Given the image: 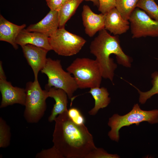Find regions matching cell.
<instances>
[{"label": "cell", "instance_id": "6da1fadb", "mask_svg": "<svg viewBox=\"0 0 158 158\" xmlns=\"http://www.w3.org/2000/svg\"><path fill=\"white\" fill-rule=\"evenodd\" d=\"M67 112L59 114L54 120V145L65 158H85L97 148L93 136L84 124L73 123Z\"/></svg>", "mask_w": 158, "mask_h": 158}, {"label": "cell", "instance_id": "7a4b0ae2", "mask_svg": "<svg viewBox=\"0 0 158 158\" xmlns=\"http://www.w3.org/2000/svg\"><path fill=\"white\" fill-rule=\"evenodd\" d=\"M90 49L100 67L102 78L109 79L112 83L117 66L110 55L113 54L116 56L118 63L127 68L131 66V59L123 51L118 37L111 35L105 28L99 31L91 42Z\"/></svg>", "mask_w": 158, "mask_h": 158}, {"label": "cell", "instance_id": "3957f363", "mask_svg": "<svg viewBox=\"0 0 158 158\" xmlns=\"http://www.w3.org/2000/svg\"><path fill=\"white\" fill-rule=\"evenodd\" d=\"M66 70L73 75L79 88L100 87L102 78V73L100 67L95 59L77 58Z\"/></svg>", "mask_w": 158, "mask_h": 158}, {"label": "cell", "instance_id": "277c9868", "mask_svg": "<svg viewBox=\"0 0 158 158\" xmlns=\"http://www.w3.org/2000/svg\"><path fill=\"white\" fill-rule=\"evenodd\" d=\"M146 121L151 124L158 123V109L145 111L142 109L138 104H135L131 110L126 114L120 116L115 114L109 118L108 123L111 128L108 136L112 140L118 142L119 139V131L125 126Z\"/></svg>", "mask_w": 158, "mask_h": 158}, {"label": "cell", "instance_id": "5b68a950", "mask_svg": "<svg viewBox=\"0 0 158 158\" xmlns=\"http://www.w3.org/2000/svg\"><path fill=\"white\" fill-rule=\"evenodd\" d=\"M25 89L26 97L24 117L28 123H37L46 110L47 90H42L38 80L28 82Z\"/></svg>", "mask_w": 158, "mask_h": 158}, {"label": "cell", "instance_id": "8992f818", "mask_svg": "<svg viewBox=\"0 0 158 158\" xmlns=\"http://www.w3.org/2000/svg\"><path fill=\"white\" fill-rule=\"evenodd\" d=\"M41 71L48 78L46 89L52 87L62 89L68 98L71 99L73 93L78 88L73 77L63 69L60 60L47 58L46 63Z\"/></svg>", "mask_w": 158, "mask_h": 158}, {"label": "cell", "instance_id": "52a82bcc", "mask_svg": "<svg viewBox=\"0 0 158 158\" xmlns=\"http://www.w3.org/2000/svg\"><path fill=\"white\" fill-rule=\"evenodd\" d=\"M49 40L51 50L64 56L76 54L86 42L82 37L69 32L65 28H59L49 37Z\"/></svg>", "mask_w": 158, "mask_h": 158}, {"label": "cell", "instance_id": "ba28073f", "mask_svg": "<svg viewBox=\"0 0 158 158\" xmlns=\"http://www.w3.org/2000/svg\"><path fill=\"white\" fill-rule=\"evenodd\" d=\"M128 20L133 38L158 37V21L151 18L140 8L136 7Z\"/></svg>", "mask_w": 158, "mask_h": 158}, {"label": "cell", "instance_id": "9c48e42d", "mask_svg": "<svg viewBox=\"0 0 158 158\" xmlns=\"http://www.w3.org/2000/svg\"><path fill=\"white\" fill-rule=\"evenodd\" d=\"M0 91L1 95L0 108L15 104L25 106L26 97L25 89L14 87L6 80H0Z\"/></svg>", "mask_w": 158, "mask_h": 158}, {"label": "cell", "instance_id": "30bf717a", "mask_svg": "<svg viewBox=\"0 0 158 158\" xmlns=\"http://www.w3.org/2000/svg\"><path fill=\"white\" fill-rule=\"evenodd\" d=\"M21 47L24 56L33 70L34 80H38V73L46 63L47 54L49 51L43 48L30 44Z\"/></svg>", "mask_w": 158, "mask_h": 158}, {"label": "cell", "instance_id": "8fae6325", "mask_svg": "<svg viewBox=\"0 0 158 158\" xmlns=\"http://www.w3.org/2000/svg\"><path fill=\"white\" fill-rule=\"evenodd\" d=\"M106 14H96L88 5L83 6L81 16L85 32L87 35L92 37L97 32L104 28Z\"/></svg>", "mask_w": 158, "mask_h": 158}, {"label": "cell", "instance_id": "7c38bea8", "mask_svg": "<svg viewBox=\"0 0 158 158\" xmlns=\"http://www.w3.org/2000/svg\"><path fill=\"white\" fill-rule=\"evenodd\" d=\"M59 19L58 11L50 10L40 21L31 24L26 30L29 32H37L49 37L59 28Z\"/></svg>", "mask_w": 158, "mask_h": 158}, {"label": "cell", "instance_id": "4fadbf2b", "mask_svg": "<svg viewBox=\"0 0 158 158\" xmlns=\"http://www.w3.org/2000/svg\"><path fill=\"white\" fill-rule=\"evenodd\" d=\"M128 20L123 18L115 7L107 13L104 28L114 35L126 32L129 29Z\"/></svg>", "mask_w": 158, "mask_h": 158}, {"label": "cell", "instance_id": "5bb4252c", "mask_svg": "<svg viewBox=\"0 0 158 158\" xmlns=\"http://www.w3.org/2000/svg\"><path fill=\"white\" fill-rule=\"evenodd\" d=\"M25 24L18 25L0 15V40L11 44L16 49L18 48L16 43V38L20 32L26 27Z\"/></svg>", "mask_w": 158, "mask_h": 158}, {"label": "cell", "instance_id": "9a60e30c", "mask_svg": "<svg viewBox=\"0 0 158 158\" xmlns=\"http://www.w3.org/2000/svg\"><path fill=\"white\" fill-rule=\"evenodd\" d=\"M16 42L21 47L30 44L43 48L48 51L52 50L49 37L38 32L28 31L25 28L17 36Z\"/></svg>", "mask_w": 158, "mask_h": 158}, {"label": "cell", "instance_id": "2e32d148", "mask_svg": "<svg viewBox=\"0 0 158 158\" xmlns=\"http://www.w3.org/2000/svg\"><path fill=\"white\" fill-rule=\"evenodd\" d=\"M46 90H47L48 97L53 98L55 102L48 118L49 121L51 122L54 121L58 115L68 111V97L66 92L61 89L52 87Z\"/></svg>", "mask_w": 158, "mask_h": 158}, {"label": "cell", "instance_id": "e0dca14e", "mask_svg": "<svg viewBox=\"0 0 158 158\" xmlns=\"http://www.w3.org/2000/svg\"><path fill=\"white\" fill-rule=\"evenodd\" d=\"M88 92L95 100V106L88 112L90 115H95L100 109L106 107L109 104L111 98L106 88L103 87H96L90 88Z\"/></svg>", "mask_w": 158, "mask_h": 158}, {"label": "cell", "instance_id": "ac0fdd59", "mask_svg": "<svg viewBox=\"0 0 158 158\" xmlns=\"http://www.w3.org/2000/svg\"><path fill=\"white\" fill-rule=\"evenodd\" d=\"M84 0H68L63 4L58 12L59 28H65L66 23L75 13L80 4Z\"/></svg>", "mask_w": 158, "mask_h": 158}, {"label": "cell", "instance_id": "d6986e66", "mask_svg": "<svg viewBox=\"0 0 158 158\" xmlns=\"http://www.w3.org/2000/svg\"><path fill=\"white\" fill-rule=\"evenodd\" d=\"M138 0H116L115 8L122 18L128 20L132 13L136 7Z\"/></svg>", "mask_w": 158, "mask_h": 158}, {"label": "cell", "instance_id": "ffe728a7", "mask_svg": "<svg viewBox=\"0 0 158 158\" xmlns=\"http://www.w3.org/2000/svg\"><path fill=\"white\" fill-rule=\"evenodd\" d=\"M150 18L158 21V5L154 0H138L136 6Z\"/></svg>", "mask_w": 158, "mask_h": 158}, {"label": "cell", "instance_id": "44dd1931", "mask_svg": "<svg viewBox=\"0 0 158 158\" xmlns=\"http://www.w3.org/2000/svg\"><path fill=\"white\" fill-rule=\"evenodd\" d=\"M152 78V88L149 90L142 92L138 89L134 87L137 90L140 96L139 102L141 104H145L147 100L155 94H158V72L155 71L151 75Z\"/></svg>", "mask_w": 158, "mask_h": 158}, {"label": "cell", "instance_id": "7402d4cb", "mask_svg": "<svg viewBox=\"0 0 158 158\" xmlns=\"http://www.w3.org/2000/svg\"><path fill=\"white\" fill-rule=\"evenodd\" d=\"M11 129L6 121L0 117V147L6 148L10 144Z\"/></svg>", "mask_w": 158, "mask_h": 158}, {"label": "cell", "instance_id": "603a6c76", "mask_svg": "<svg viewBox=\"0 0 158 158\" xmlns=\"http://www.w3.org/2000/svg\"><path fill=\"white\" fill-rule=\"evenodd\" d=\"M36 158H64L59 150L54 146L49 148L42 150L37 153Z\"/></svg>", "mask_w": 158, "mask_h": 158}, {"label": "cell", "instance_id": "cb8c5ba5", "mask_svg": "<svg viewBox=\"0 0 158 158\" xmlns=\"http://www.w3.org/2000/svg\"><path fill=\"white\" fill-rule=\"evenodd\" d=\"M120 156L117 154L108 153L101 148L97 147L90 152L85 158H119Z\"/></svg>", "mask_w": 158, "mask_h": 158}, {"label": "cell", "instance_id": "d4e9b609", "mask_svg": "<svg viewBox=\"0 0 158 158\" xmlns=\"http://www.w3.org/2000/svg\"><path fill=\"white\" fill-rule=\"evenodd\" d=\"M67 113L69 117L73 123L78 125L84 124V117L77 108H71L68 110Z\"/></svg>", "mask_w": 158, "mask_h": 158}, {"label": "cell", "instance_id": "484cf974", "mask_svg": "<svg viewBox=\"0 0 158 158\" xmlns=\"http://www.w3.org/2000/svg\"><path fill=\"white\" fill-rule=\"evenodd\" d=\"M98 11L103 14L106 13L116 7V0H98Z\"/></svg>", "mask_w": 158, "mask_h": 158}, {"label": "cell", "instance_id": "4316f807", "mask_svg": "<svg viewBox=\"0 0 158 158\" xmlns=\"http://www.w3.org/2000/svg\"><path fill=\"white\" fill-rule=\"evenodd\" d=\"M50 10L59 12L63 4V0H46Z\"/></svg>", "mask_w": 158, "mask_h": 158}, {"label": "cell", "instance_id": "83f0119b", "mask_svg": "<svg viewBox=\"0 0 158 158\" xmlns=\"http://www.w3.org/2000/svg\"><path fill=\"white\" fill-rule=\"evenodd\" d=\"M0 80H6V77L5 75L2 65V62H0Z\"/></svg>", "mask_w": 158, "mask_h": 158}, {"label": "cell", "instance_id": "f1b7e54d", "mask_svg": "<svg viewBox=\"0 0 158 158\" xmlns=\"http://www.w3.org/2000/svg\"><path fill=\"white\" fill-rule=\"evenodd\" d=\"M87 1H90L92 2L94 5L97 6L98 8L99 7V3L98 0H85Z\"/></svg>", "mask_w": 158, "mask_h": 158}, {"label": "cell", "instance_id": "f546056e", "mask_svg": "<svg viewBox=\"0 0 158 158\" xmlns=\"http://www.w3.org/2000/svg\"><path fill=\"white\" fill-rule=\"evenodd\" d=\"M68 0H63V4L65 2V1H66Z\"/></svg>", "mask_w": 158, "mask_h": 158}]
</instances>
